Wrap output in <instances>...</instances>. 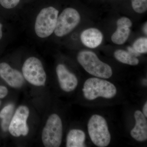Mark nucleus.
<instances>
[{
  "label": "nucleus",
  "instance_id": "nucleus-1",
  "mask_svg": "<svg viewBox=\"0 0 147 147\" xmlns=\"http://www.w3.org/2000/svg\"><path fill=\"white\" fill-rule=\"evenodd\" d=\"M78 62L91 75L102 79H108L113 75L110 65L98 59L95 53L90 51H81L77 55Z\"/></svg>",
  "mask_w": 147,
  "mask_h": 147
},
{
  "label": "nucleus",
  "instance_id": "nucleus-2",
  "mask_svg": "<svg viewBox=\"0 0 147 147\" xmlns=\"http://www.w3.org/2000/svg\"><path fill=\"white\" fill-rule=\"evenodd\" d=\"M59 11L53 6L42 9L35 20L34 31L36 36L45 39L54 34Z\"/></svg>",
  "mask_w": 147,
  "mask_h": 147
},
{
  "label": "nucleus",
  "instance_id": "nucleus-3",
  "mask_svg": "<svg viewBox=\"0 0 147 147\" xmlns=\"http://www.w3.org/2000/svg\"><path fill=\"white\" fill-rule=\"evenodd\" d=\"M84 97L89 100L98 97L111 98L117 94L115 85L108 81L98 78H90L86 80L83 88Z\"/></svg>",
  "mask_w": 147,
  "mask_h": 147
},
{
  "label": "nucleus",
  "instance_id": "nucleus-4",
  "mask_svg": "<svg viewBox=\"0 0 147 147\" xmlns=\"http://www.w3.org/2000/svg\"><path fill=\"white\" fill-rule=\"evenodd\" d=\"M88 131L92 142L99 147H107L111 141V135L107 121L99 115L91 117L88 124Z\"/></svg>",
  "mask_w": 147,
  "mask_h": 147
},
{
  "label": "nucleus",
  "instance_id": "nucleus-5",
  "mask_svg": "<svg viewBox=\"0 0 147 147\" xmlns=\"http://www.w3.org/2000/svg\"><path fill=\"white\" fill-rule=\"evenodd\" d=\"M62 136L61 120L57 114H52L48 118L42 130V143L46 147H59L61 144Z\"/></svg>",
  "mask_w": 147,
  "mask_h": 147
},
{
  "label": "nucleus",
  "instance_id": "nucleus-6",
  "mask_svg": "<svg viewBox=\"0 0 147 147\" xmlns=\"http://www.w3.org/2000/svg\"><path fill=\"white\" fill-rule=\"evenodd\" d=\"M24 79L36 86L45 85L47 76L42 62L34 57L28 58L24 62L22 69Z\"/></svg>",
  "mask_w": 147,
  "mask_h": 147
},
{
  "label": "nucleus",
  "instance_id": "nucleus-7",
  "mask_svg": "<svg viewBox=\"0 0 147 147\" xmlns=\"http://www.w3.org/2000/svg\"><path fill=\"white\" fill-rule=\"evenodd\" d=\"M81 16L78 11L72 7L65 9L59 14L54 34L62 37L70 33L79 25Z\"/></svg>",
  "mask_w": 147,
  "mask_h": 147
},
{
  "label": "nucleus",
  "instance_id": "nucleus-8",
  "mask_svg": "<svg viewBox=\"0 0 147 147\" xmlns=\"http://www.w3.org/2000/svg\"><path fill=\"white\" fill-rule=\"evenodd\" d=\"M30 114L29 108L26 106H19L11 119L8 130L15 137L26 136L29 132L27 121Z\"/></svg>",
  "mask_w": 147,
  "mask_h": 147
},
{
  "label": "nucleus",
  "instance_id": "nucleus-9",
  "mask_svg": "<svg viewBox=\"0 0 147 147\" xmlns=\"http://www.w3.org/2000/svg\"><path fill=\"white\" fill-rule=\"evenodd\" d=\"M0 77L12 88H20L24 82L23 74L5 62L0 63Z\"/></svg>",
  "mask_w": 147,
  "mask_h": 147
},
{
  "label": "nucleus",
  "instance_id": "nucleus-10",
  "mask_svg": "<svg viewBox=\"0 0 147 147\" xmlns=\"http://www.w3.org/2000/svg\"><path fill=\"white\" fill-rule=\"evenodd\" d=\"M56 73L62 90L66 92L74 90L78 86V79L62 64H59L56 67Z\"/></svg>",
  "mask_w": 147,
  "mask_h": 147
},
{
  "label": "nucleus",
  "instance_id": "nucleus-11",
  "mask_svg": "<svg viewBox=\"0 0 147 147\" xmlns=\"http://www.w3.org/2000/svg\"><path fill=\"white\" fill-rule=\"evenodd\" d=\"M131 20L126 17H121L117 22V29L111 36L113 42L117 45H122L128 39L132 26Z\"/></svg>",
  "mask_w": 147,
  "mask_h": 147
},
{
  "label": "nucleus",
  "instance_id": "nucleus-12",
  "mask_svg": "<svg viewBox=\"0 0 147 147\" xmlns=\"http://www.w3.org/2000/svg\"><path fill=\"white\" fill-rule=\"evenodd\" d=\"M136 123L130 131L131 137L139 142L146 141L147 139V121L146 117L140 110L134 113Z\"/></svg>",
  "mask_w": 147,
  "mask_h": 147
},
{
  "label": "nucleus",
  "instance_id": "nucleus-13",
  "mask_svg": "<svg viewBox=\"0 0 147 147\" xmlns=\"http://www.w3.org/2000/svg\"><path fill=\"white\" fill-rule=\"evenodd\" d=\"M103 35L98 29L90 28L82 32L80 39L83 44L90 48H96L101 44Z\"/></svg>",
  "mask_w": 147,
  "mask_h": 147
},
{
  "label": "nucleus",
  "instance_id": "nucleus-14",
  "mask_svg": "<svg viewBox=\"0 0 147 147\" xmlns=\"http://www.w3.org/2000/svg\"><path fill=\"white\" fill-rule=\"evenodd\" d=\"M86 134L84 131L78 129H71L67 134L66 147H86L85 144Z\"/></svg>",
  "mask_w": 147,
  "mask_h": 147
},
{
  "label": "nucleus",
  "instance_id": "nucleus-15",
  "mask_svg": "<svg viewBox=\"0 0 147 147\" xmlns=\"http://www.w3.org/2000/svg\"><path fill=\"white\" fill-rule=\"evenodd\" d=\"M114 55L116 59L122 63L131 65H137L139 63V60L136 57L125 50H116Z\"/></svg>",
  "mask_w": 147,
  "mask_h": 147
},
{
  "label": "nucleus",
  "instance_id": "nucleus-16",
  "mask_svg": "<svg viewBox=\"0 0 147 147\" xmlns=\"http://www.w3.org/2000/svg\"><path fill=\"white\" fill-rule=\"evenodd\" d=\"M14 106L12 104H9L3 108L0 112V118L2 119L1 127L4 131L8 129L11 120Z\"/></svg>",
  "mask_w": 147,
  "mask_h": 147
},
{
  "label": "nucleus",
  "instance_id": "nucleus-17",
  "mask_svg": "<svg viewBox=\"0 0 147 147\" xmlns=\"http://www.w3.org/2000/svg\"><path fill=\"white\" fill-rule=\"evenodd\" d=\"M132 48L139 54L147 53V38L140 37L136 40L133 43Z\"/></svg>",
  "mask_w": 147,
  "mask_h": 147
},
{
  "label": "nucleus",
  "instance_id": "nucleus-18",
  "mask_svg": "<svg viewBox=\"0 0 147 147\" xmlns=\"http://www.w3.org/2000/svg\"><path fill=\"white\" fill-rule=\"evenodd\" d=\"M131 6L137 13H144L147 10V0H131Z\"/></svg>",
  "mask_w": 147,
  "mask_h": 147
},
{
  "label": "nucleus",
  "instance_id": "nucleus-19",
  "mask_svg": "<svg viewBox=\"0 0 147 147\" xmlns=\"http://www.w3.org/2000/svg\"><path fill=\"white\" fill-rule=\"evenodd\" d=\"M20 0H0V5L7 9L15 8L20 3Z\"/></svg>",
  "mask_w": 147,
  "mask_h": 147
},
{
  "label": "nucleus",
  "instance_id": "nucleus-20",
  "mask_svg": "<svg viewBox=\"0 0 147 147\" xmlns=\"http://www.w3.org/2000/svg\"><path fill=\"white\" fill-rule=\"evenodd\" d=\"M8 94V90L4 86H0V98L5 97Z\"/></svg>",
  "mask_w": 147,
  "mask_h": 147
},
{
  "label": "nucleus",
  "instance_id": "nucleus-21",
  "mask_svg": "<svg viewBox=\"0 0 147 147\" xmlns=\"http://www.w3.org/2000/svg\"><path fill=\"white\" fill-rule=\"evenodd\" d=\"M4 35L3 26L0 21V41L2 39Z\"/></svg>",
  "mask_w": 147,
  "mask_h": 147
},
{
  "label": "nucleus",
  "instance_id": "nucleus-22",
  "mask_svg": "<svg viewBox=\"0 0 147 147\" xmlns=\"http://www.w3.org/2000/svg\"><path fill=\"white\" fill-rule=\"evenodd\" d=\"M143 114L144 115L147 117V102H146L144 105V108H143Z\"/></svg>",
  "mask_w": 147,
  "mask_h": 147
},
{
  "label": "nucleus",
  "instance_id": "nucleus-23",
  "mask_svg": "<svg viewBox=\"0 0 147 147\" xmlns=\"http://www.w3.org/2000/svg\"><path fill=\"white\" fill-rule=\"evenodd\" d=\"M147 23H146V24H145L144 27V32L145 34H147Z\"/></svg>",
  "mask_w": 147,
  "mask_h": 147
},
{
  "label": "nucleus",
  "instance_id": "nucleus-24",
  "mask_svg": "<svg viewBox=\"0 0 147 147\" xmlns=\"http://www.w3.org/2000/svg\"><path fill=\"white\" fill-rule=\"evenodd\" d=\"M0 105H1V101H0Z\"/></svg>",
  "mask_w": 147,
  "mask_h": 147
}]
</instances>
